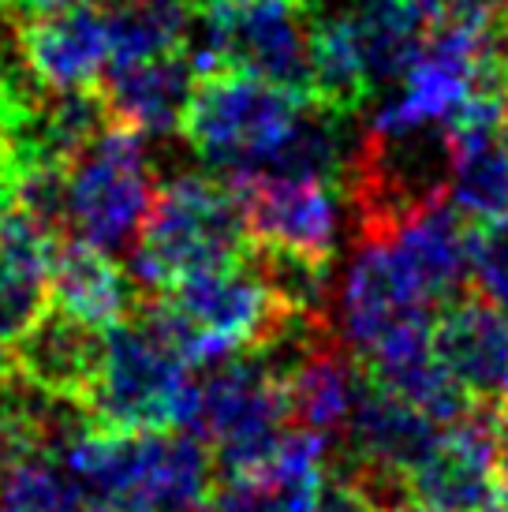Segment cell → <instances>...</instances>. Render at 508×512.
Masks as SVG:
<instances>
[{"label":"cell","mask_w":508,"mask_h":512,"mask_svg":"<svg viewBox=\"0 0 508 512\" xmlns=\"http://www.w3.org/2000/svg\"><path fill=\"white\" fill-rule=\"evenodd\" d=\"M142 311L191 367H213L240 352H262L299 311H288L247 255L176 281Z\"/></svg>","instance_id":"1"},{"label":"cell","mask_w":508,"mask_h":512,"mask_svg":"<svg viewBox=\"0 0 508 512\" xmlns=\"http://www.w3.org/2000/svg\"><path fill=\"white\" fill-rule=\"evenodd\" d=\"M247 225L225 176L180 172L161 184L154 210L131 247V281L161 296L191 273L247 255Z\"/></svg>","instance_id":"2"},{"label":"cell","mask_w":508,"mask_h":512,"mask_svg":"<svg viewBox=\"0 0 508 512\" xmlns=\"http://www.w3.org/2000/svg\"><path fill=\"white\" fill-rule=\"evenodd\" d=\"M195 404V367L135 303L124 322L105 329L98 382L86 397L94 423L113 430H187Z\"/></svg>","instance_id":"3"},{"label":"cell","mask_w":508,"mask_h":512,"mask_svg":"<svg viewBox=\"0 0 508 512\" xmlns=\"http://www.w3.org/2000/svg\"><path fill=\"white\" fill-rule=\"evenodd\" d=\"M187 57L198 75L247 72L314 98L311 12L303 0H202Z\"/></svg>","instance_id":"4"},{"label":"cell","mask_w":508,"mask_h":512,"mask_svg":"<svg viewBox=\"0 0 508 512\" xmlns=\"http://www.w3.org/2000/svg\"><path fill=\"white\" fill-rule=\"evenodd\" d=\"M187 430L210 445L221 479L262 471L292 430L281 374L262 352L213 363L210 374L198 378L195 419Z\"/></svg>","instance_id":"5"},{"label":"cell","mask_w":508,"mask_h":512,"mask_svg":"<svg viewBox=\"0 0 508 512\" xmlns=\"http://www.w3.org/2000/svg\"><path fill=\"white\" fill-rule=\"evenodd\" d=\"M307 101L247 72H213L195 86L184 139L225 180L258 172L284 135L296 128Z\"/></svg>","instance_id":"6"},{"label":"cell","mask_w":508,"mask_h":512,"mask_svg":"<svg viewBox=\"0 0 508 512\" xmlns=\"http://www.w3.org/2000/svg\"><path fill=\"white\" fill-rule=\"evenodd\" d=\"M154 199L146 143L116 120L68 165V232L109 255L135 247Z\"/></svg>","instance_id":"7"},{"label":"cell","mask_w":508,"mask_h":512,"mask_svg":"<svg viewBox=\"0 0 508 512\" xmlns=\"http://www.w3.org/2000/svg\"><path fill=\"white\" fill-rule=\"evenodd\" d=\"M247 240L333 262L348 225L340 184L318 176H232Z\"/></svg>","instance_id":"8"},{"label":"cell","mask_w":508,"mask_h":512,"mask_svg":"<svg viewBox=\"0 0 508 512\" xmlns=\"http://www.w3.org/2000/svg\"><path fill=\"white\" fill-rule=\"evenodd\" d=\"M277 374L284 382L292 430L325 441L329 449L340 445L359 400L370 389V374L352 344L337 329L322 333L292 359H284Z\"/></svg>","instance_id":"9"},{"label":"cell","mask_w":508,"mask_h":512,"mask_svg":"<svg viewBox=\"0 0 508 512\" xmlns=\"http://www.w3.org/2000/svg\"><path fill=\"white\" fill-rule=\"evenodd\" d=\"M23 53L45 90H90L109 64V30L98 4L71 0L64 8L23 19Z\"/></svg>","instance_id":"10"},{"label":"cell","mask_w":508,"mask_h":512,"mask_svg":"<svg viewBox=\"0 0 508 512\" xmlns=\"http://www.w3.org/2000/svg\"><path fill=\"white\" fill-rule=\"evenodd\" d=\"M8 356L15 374L30 385L86 404L105 356V329L86 326L60 307H45L42 318L12 344Z\"/></svg>","instance_id":"11"},{"label":"cell","mask_w":508,"mask_h":512,"mask_svg":"<svg viewBox=\"0 0 508 512\" xmlns=\"http://www.w3.org/2000/svg\"><path fill=\"white\" fill-rule=\"evenodd\" d=\"M198 79L202 75L195 60L187 57V49H180L169 57L109 68L101 79V98L116 124L139 131L142 139H169L184 131Z\"/></svg>","instance_id":"12"},{"label":"cell","mask_w":508,"mask_h":512,"mask_svg":"<svg viewBox=\"0 0 508 512\" xmlns=\"http://www.w3.org/2000/svg\"><path fill=\"white\" fill-rule=\"evenodd\" d=\"M438 434V419H430L415 404L393 397V393H385L370 382L340 445H333L329 453H337L340 460L359 464V468L393 471V475L408 479L411 471L419 468V460L434 449Z\"/></svg>","instance_id":"13"},{"label":"cell","mask_w":508,"mask_h":512,"mask_svg":"<svg viewBox=\"0 0 508 512\" xmlns=\"http://www.w3.org/2000/svg\"><path fill=\"white\" fill-rule=\"evenodd\" d=\"M434 356L475 400H497L508 370V314L482 296L449 303L434 322Z\"/></svg>","instance_id":"14"},{"label":"cell","mask_w":508,"mask_h":512,"mask_svg":"<svg viewBox=\"0 0 508 512\" xmlns=\"http://www.w3.org/2000/svg\"><path fill=\"white\" fill-rule=\"evenodd\" d=\"M505 101H475L456 120L449 199L475 225L508 217V143Z\"/></svg>","instance_id":"15"},{"label":"cell","mask_w":508,"mask_h":512,"mask_svg":"<svg viewBox=\"0 0 508 512\" xmlns=\"http://www.w3.org/2000/svg\"><path fill=\"white\" fill-rule=\"evenodd\" d=\"M329 445L303 430H288L277 456L262 471L225 479L202 512H314V490L322 479Z\"/></svg>","instance_id":"16"},{"label":"cell","mask_w":508,"mask_h":512,"mask_svg":"<svg viewBox=\"0 0 508 512\" xmlns=\"http://www.w3.org/2000/svg\"><path fill=\"white\" fill-rule=\"evenodd\" d=\"M348 23L370 101L385 98L423 53L430 23L411 0H333Z\"/></svg>","instance_id":"17"},{"label":"cell","mask_w":508,"mask_h":512,"mask_svg":"<svg viewBox=\"0 0 508 512\" xmlns=\"http://www.w3.org/2000/svg\"><path fill=\"white\" fill-rule=\"evenodd\" d=\"M49 296H53V307L68 311L71 318L109 329L135 311L139 288L109 258V251L79 236H64L49 270Z\"/></svg>","instance_id":"18"},{"label":"cell","mask_w":508,"mask_h":512,"mask_svg":"<svg viewBox=\"0 0 508 512\" xmlns=\"http://www.w3.org/2000/svg\"><path fill=\"white\" fill-rule=\"evenodd\" d=\"M195 23L191 0H120L105 12L109 68H127L187 49Z\"/></svg>","instance_id":"19"},{"label":"cell","mask_w":508,"mask_h":512,"mask_svg":"<svg viewBox=\"0 0 508 512\" xmlns=\"http://www.w3.org/2000/svg\"><path fill=\"white\" fill-rule=\"evenodd\" d=\"M83 505L60 460L30 453L0 475V512H75Z\"/></svg>","instance_id":"20"},{"label":"cell","mask_w":508,"mask_h":512,"mask_svg":"<svg viewBox=\"0 0 508 512\" xmlns=\"http://www.w3.org/2000/svg\"><path fill=\"white\" fill-rule=\"evenodd\" d=\"M49 270L0 247V348H12L45 311Z\"/></svg>","instance_id":"21"},{"label":"cell","mask_w":508,"mask_h":512,"mask_svg":"<svg viewBox=\"0 0 508 512\" xmlns=\"http://www.w3.org/2000/svg\"><path fill=\"white\" fill-rule=\"evenodd\" d=\"M471 292L508 314V217L475 225V236H471Z\"/></svg>","instance_id":"22"},{"label":"cell","mask_w":508,"mask_h":512,"mask_svg":"<svg viewBox=\"0 0 508 512\" xmlns=\"http://www.w3.org/2000/svg\"><path fill=\"white\" fill-rule=\"evenodd\" d=\"M430 27L497 30L505 27L508 0H411Z\"/></svg>","instance_id":"23"},{"label":"cell","mask_w":508,"mask_h":512,"mask_svg":"<svg viewBox=\"0 0 508 512\" xmlns=\"http://www.w3.org/2000/svg\"><path fill=\"white\" fill-rule=\"evenodd\" d=\"M15 206V195H12V172L0 165V228H4V221H8V214H12Z\"/></svg>","instance_id":"24"},{"label":"cell","mask_w":508,"mask_h":512,"mask_svg":"<svg viewBox=\"0 0 508 512\" xmlns=\"http://www.w3.org/2000/svg\"><path fill=\"white\" fill-rule=\"evenodd\" d=\"M374 512H438L430 509V505H423V501H396V505H385V509H374Z\"/></svg>","instance_id":"25"},{"label":"cell","mask_w":508,"mask_h":512,"mask_svg":"<svg viewBox=\"0 0 508 512\" xmlns=\"http://www.w3.org/2000/svg\"><path fill=\"white\" fill-rule=\"evenodd\" d=\"M497 404L508 412V370H505V382H501V397H497Z\"/></svg>","instance_id":"26"},{"label":"cell","mask_w":508,"mask_h":512,"mask_svg":"<svg viewBox=\"0 0 508 512\" xmlns=\"http://www.w3.org/2000/svg\"><path fill=\"white\" fill-rule=\"evenodd\" d=\"M8 370H12V356H4V352H0V378H4Z\"/></svg>","instance_id":"27"},{"label":"cell","mask_w":508,"mask_h":512,"mask_svg":"<svg viewBox=\"0 0 508 512\" xmlns=\"http://www.w3.org/2000/svg\"><path fill=\"white\" fill-rule=\"evenodd\" d=\"M86 4H120V0H86Z\"/></svg>","instance_id":"28"},{"label":"cell","mask_w":508,"mask_h":512,"mask_svg":"<svg viewBox=\"0 0 508 512\" xmlns=\"http://www.w3.org/2000/svg\"><path fill=\"white\" fill-rule=\"evenodd\" d=\"M505 34H508V15H505Z\"/></svg>","instance_id":"29"},{"label":"cell","mask_w":508,"mask_h":512,"mask_svg":"<svg viewBox=\"0 0 508 512\" xmlns=\"http://www.w3.org/2000/svg\"><path fill=\"white\" fill-rule=\"evenodd\" d=\"M191 4H195V8H198V4H202V0H191Z\"/></svg>","instance_id":"30"},{"label":"cell","mask_w":508,"mask_h":512,"mask_svg":"<svg viewBox=\"0 0 508 512\" xmlns=\"http://www.w3.org/2000/svg\"><path fill=\"white\" fill-rule=\"evenodd\" d=\"M505 116H508V101H505Z\"/></svg>","instance_id":"31"},{"label":"cell","mask_w":508,"mask_h":512,"mask_svg":"<svg viewBox=\"0 0 508 512\" xmlns=\"http://www.w3.org/2000/svg\"><path fill=\"white\" fill-rule=\"evenodd\" d=\"M303 4H311V0H303Z\"/></svg>","instance_id":"32"}]
</instances>
